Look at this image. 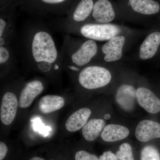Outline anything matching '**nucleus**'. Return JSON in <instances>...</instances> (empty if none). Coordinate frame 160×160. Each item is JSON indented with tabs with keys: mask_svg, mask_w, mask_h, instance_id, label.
<instances>
[{
	"mask_svg": "<svg viewBox=\"0 0 160 160\" xmlns=\"http://www.w3.org/2000/svg\"><path fill=\"white\" fill-rule=\"evenodd\" d=\"M25 56L43 73L58 71L62 67L61 51L49 29L42 24L30 25L24 34Z\"/></svg>",
	"mask_w": 160,
	"mask_h": 160,
	"instance_id": "nucleus-1",
	"label": "nucleus"
},
{
	"mask_svg": "<svg viewBox=\"0 0 160 160\" xmlns=\"http://www.w3.org/2000/svg\"><path fill=\"white\" fill-rule=\"evenodd\" d=\"M98 46L93 40L88 39L78 45L69 34L66 35L61 49L62 65L73 72L91 62L98 52Z\"/></svg>",
	"mask_w": 160,
	"mask_h": 160,
	"instance_id": "nucleus-2",
	"label": "nucleus"
},
{
	"mask_svg": "<svg viewBox=\"0 0 160 160\" xmlns=\"http://www.w3.org/2000/svg\"><path fill=\"white\" fill-rule=\"evenodd\" d=\"M75 0H18V6L35 15L48 13L66 15L69 13Z\"/></svg>",
	"mask_w": 160,
	"mask_h": 160,
	"instance_id": "nucleus-3",
	"label": "nucleus"
},
{
	"mask_svg": "<svg viewBox=\"0 0 160 160\" xmlns=\"http://www.w3.org/2000/svg\"><path fill=\"white\" fill-rule=\"evenodd\" d=\"M18 0H0V46L10 45L15 36Z\"/></svg>",
	"mask_w": 160,
	"mask_h": 160,
	"instance_id": "nucleus-4",
	"label": "nucleus"
},
{
	"mask_svg": "<svg viewBox=\"0 0 160 160\" xmlns=\"http://www.w3.org/2000/svg\"><path fill=\"white\" fill-rule=\"evenodd\" d=\"M110 72L100 66H87L81 70L78 75V82L82 87L87 89L102 88L108 85L111 80Z\"/></svg>",
	"mask_w": 160,
	"mask_h": 160,
	"instance_id": "nucleus-5",
	"label": "nucleus"
},
{
	"mask_svg": "<svg viewBox=\"0 0 160 160\" xmlns=\"http://www.w3.org/2000/svg\"><path fill=\"white\" fill-rule=\"evenodd\" d=\"M70 26L78 29L80 34L86 38L93 41H104L109 40L119 34L120 29L115 25L108 24L87 23L78 27L75 26Z\"/></svg>",
	"mask_w": 160,
	"mask_h": 160,
	"instance_id": "nucleus-6",
	"label": "nucleus"
},
{
	"mask_svg": "<svg viewBox=\"0 0 160 160\" xmlns=\"http://www.w3.org/2000/svg\"><path fill=\"white\" fill-rule=\"evenodd\" d=\"M94 4L93 0L75 1L66 18L63 20L62 26L78 25L86 21L92 13Z\"/></svg>",
	"mask_w": 160,
	"mask_h": 160,
	"instance_id": "nucleus-7",
	"label": "nucleus"
},
{
	"mask_svg": "<svg viewBox=\"0 0 160 160\" xmlns=\"http://www.w3.org/2000/svg\"><path fill=\"white\" fill-rule=\"evenodd\" d=\"M19 103L15 95L7 92L4 94L1 106L0 117L1 121L5 125H9L14 121Z\"/></svg>",
	"mask_w": 160,
	"mask_h": 160,
	"instance_id": "nucleus-8",
	"label": "nucleus"
},
{
	"mask_svg": "<svg viewBox=\"0 0 160 160\" xmlns=\"http://www.w3.org/2000/svg\"><path fill=\"white\" fill-rule=\"evenodd\" d=\"M44 89L43 83L38 80L28 82L23 87L20 93L19 106L26 108L32 104L35 98L42 93Z\"/></svg>",
	"mask_w": 160,
	"mask_h": 160,
	"instance_id": "nucleus-9",
	"label": "nucleus"
},
{
	"mask_svg": "<svg viewBox=\"0 0 160 160\" xmlns=\"http://www.w3.org/2000/svg\"><path fill=\"white\" fill-rule=\"evenodd\" d=\"M135 136L143 142L160 138V123L149 120L141 121L136 129Z\"/></svg>",
	"mask_w": 160,
	"mask_h": 160,
	"instance_id": "nucleus-10",
	"label": "nucleus"
},
{
	"mask_svg": "<svg viewBox=\"0 0 160 160\" xmlns=\"http://www.w3.org/2000/svg\"><path fill=\"white\" fill-rule=\"evenodd\" d=\"M137 100L139 105L152 114L160 112V99L151 90L141 87L137 90Z\"/></svg>",
	"mask_w": 160,
	"mask_h": 160,
	"instance_id": "nucleus-11",
	"label": "nucleus"
},
{
	"mask_svg": "<svg viewBox=\"0 0 160 160\" xmlns=\"http://www.w3.org/2000/svg\"><path fill=\"white\" fill-rule=\"evenodd\" d=\"M125 42L124 37L116 36L105 43L102 48V52L105 55V61L106 62H114L121 59Z\"/></svg>",
	"mask_w": 160,
	"mask_h": 160,
	"instance_id": "nucleus-12",
	"label": "nucleus"
},
{
	"mask_svg": "<svg viewBox=\"0 0 160 160\" xmlns=\"http://www.w3.org/2000/svg\"><path fill=\"white\" fill-rule=\"evenodd\" d=\"M115 98L117 102L123 110L132 111L135 105L137 91L133 86L122 85L118 89Z\"/></svg>",
	"mask_w": 160,
	"mask_h": 160,
	"instance_id": "nucleus-13",
	"label": "nucleus"
},
{
	"mask_svg": "<svg viewBox=\"0 0 160 160\" xmlns=\"http://www.w3.org/2000/svg\"><path fill=\"white\" fill-rule=\"evenodd\" d=\"M92 15L98 22L106 24L114 19L115 13L108 0H97L94 3Z\"/></svg>",
	"mask_w": 160,
	"mask_h": 160,
	"instance_id": "nucleus-14",
	"label": "nucleus"
},
{
	"mask_svg": "<svg viewBox=\"0 0 160 160\" xmlns=\"http://www.w3.org/2000/svg\"><path fill=\"white\" fill-rule=\"evenodd\" d=\"M160 45V32H155L149 34L142 43L140 49V58L142 60L153 57Z\"/></svg>",
	"mask_w": 160,
	"mask_h": 160,
	"instance_id": "nucleus-15",
	"label": "nucleus"
},
{
	"mask_svg": "<svg viewBox=\"0 0 160 160\" xmlns=\"http://www.w3.org/2000/svg\"><path fill=\"white\" fill-rule=\"evenodd\" d=\"M91 114V111L88 108H82L75 112L66 121V129L70 132L80 130L87 122Z\"/></svg>",
	"mask_w": 160,
	"mask_h": 160,
	"instance_id": "nucleus-16",
	"label": "nucleus"
},
{
	"mask_svg": "<svg viewBox=\"0 0 160 160\" xmlns=\"http://www.w3.org/2000/svg\"><path fill=\"white\" fill-rule=\"evenodd\" d=\"M129 134V131L127 127L116 124H109L103 129L101 138L105 142H111L124 139Z\"/></svg>",
	"mask_w": 160,
	"mask_h": 160,
	"instance_id": "nucleus-17",
	"label": "nucleus"
},
{
	"mask_svg": "<svg viewBox=\"0 0 160 160\" xmlns=\"http://www.w3.org/2000/svg\"><path fill=\"white\" fill-rule=\"evenodd\" d=\"M65 105L64 98L60 96L47 95L41 98L38 107L43 114L54 112L62 108Z\"/></svg>",
	"mask_w": 160,
	"mask_h": 160,
	"instance_id": "nucleus-18",
	"label": "nucleus"
},
{
	"mask_svg": "<svg viewBox=\"0 0 160 160\" xmlns=\"http://www.w3.org/2000/svg\"><path fill=\"white\" fill-rule=\"evenodd\" d=\"M105 122L101 119H92L83 126L82 132L86 141L92 142L96 139L105 128Z\"/></svg>",
	"mask_w": 160,
	"mask_h": 160,
	"instance_id": "nucleus-19",
	"label": "nucleus"
},
{
	"mask_svg": "<svg viewBox=\"0 0 160 160\" xmlns=\"http://www.w3.org/2000/svg\"><path fill=\"white\" fill-rule=\"evenodd\" d=\"M134 11L145 15H152L160 11L159 3L153 0H129Z\"/></svg>",
	"mask_w": 160,
	"mask_h": 160,
	"instance_id": "nucleus-20",
	"label": "nucleus"
},
{
	"mask_svg": "<svg viewBox=\"0 0 160 160\" xmlns=\"http://www.w3.org/2000/svg\"><path fill=\"white\" fill-rule=\"evenodd\" d=\"M116 156L119 160H134L131 146L127 143H124L120 146Z\"/></svg>",
	"mask_w": 160,
	"mask_h": 160,
	"instance_id": "nucleus-21",
	"label": "nucleus"
},
{
	"mask_svg": "<svg viewBox=\"0 0 160 160\" xmlns=\"http://www.w3.org/2000/svg\"><path fill=\"white\" fill-rule=\"evenodd\" d=\"M140 160H160V154L153 146H146L141 152Z\"/></svg>",
	"mask_w": 160,
	"mask_h": 160,
	"instance_id": "nucleus-22",
	"label": "nucleus"
},
{
	"mask_svg": "<svg viewBox=\"0 0 160 160\" xmlns=\"http://www.w3.org/2000/svg\"><path fill=\"white\" fill-rule=\"evenodd\" d=\"M75 158V160H99L96 156L90 154L84 150H81L77 152Z\"/></svg>",
	"mask_w": 160,
	"mask_h": 160,
	"instance_id": "nucleus-23",
	"label": "nucleus"
},
{
	"mask_svg": "<svg viewBox=\"0 0 160 160\" xmlns=\"http://www.w3.org/2000/svg\"><path fill=\"white\" fill-rule=\"evenodd\" d=\"M99 160H119L116 155L111 151H108L104 152L99 158Z\"/></svg>",
	"mask_w": 160,
	"mask_h": 160,
	"instance_id": "nucleus-24",
	"label": "nucleus"
},
{
	"mask_svg": "<svg viewBox=\"0 0 160 160\" xmlns=\"http://www.w3.org/2000/svg\"><path fill=\"white\" fill-rule=\"evenodd\" d=\"M8 151L7 146L3 142H0V160H3L6 157Z\"/></svg>",
	"mask_w": 160,
	"mask_h": 160,
	"instance_id": "nucleus-25",
	"label": "nucleus"
},
{
	"mask_svg": "<svg viewBox=\"0 0 160 160\" xmlns=\"http://www.w3.org/2000/svg\"><path fill=\"white\" fill-rule=\"evenodd\" d=\"M29 160H46L43 159L42 158L39 157H33L32 158L30 159Z\"/></svg>",
	"mask_w": 160,
	"mask_h": 160,
	"instance_id": "nucleus-26",
	"label": "nucleus"
},
{
	"mask_svg": "<svg viewBox=\"0 0 160 160\" xmlns=\"http://www.w3.org/2000/svg\"><path fill=\"white\" fill-rule=\"evenodd\" d=\"M104 118L105 119L108 120L110 118H111V116H110V114H106V115H105Z\"/></svg>",
	"mask_w": 160,
	"mask_h": 160,
	"instance_id": "nucleus-27",
	"label": "nucleus"
}]
</instances>
